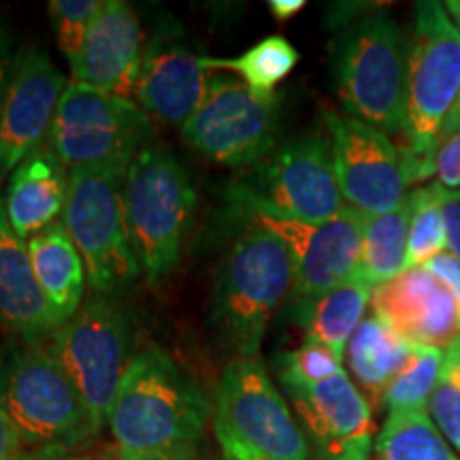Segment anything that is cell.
Returning <instances> with one entry per match:
<instances>
[{"mask_svg":"<svg viewBox=\"0 0 460 460\" xmlns=\"http://www.w3.org/2000/svg\"><path fill=\"white\" fill-rule=\"evenodd\" d=\"M209 418V401L199 384L169 354L149 345L130 360L107 424L119 450L192 460Z\"/></svg>","mask_w":460,"mask_h":460,"instance_id":"obj_1","label":"cell"},{"mask_svg":"<svg viewBox=\"0 0 460 460\" xmlns=\"http://www.w3.org/2000/svg\"><path fill=\"white\" fill-rule=\"evenodd\" d=\"M0 410L32 450L65 454L99 435L82 394L45 345L15 339L0 352Z\"/></svg>","mask_w":460,"mask_h":460,"instance_id":"obj_2","label":"cell"},{"mask_svg":"<svg viewBox=\"0 0 460 460\" xmlns=\"http://www.w3.org/2000/svg\"><path fill=\"white\" fill-rule=\"evenodd\" d=\"M292 288L295 264L286 245L267 230L247 226L217 269L211 298L217 335L241 358L258 356L269 322Z\"/></svg>","mask_w":460,"mask_h":460,"instance_id":"obj_3","label":"cell"},{"mask_svg":"<svg viewBox=\"0 0 460 460\" xmlns=\"http://www.w3.org/2000/svg\"><path fill=\"white\" fill-rule=\"evenodd\" d=\"M411 39L388 13L356 22L341 34L335 77L345 111L388 137H405Z\"/></svg>","mask_w":460,"mask_h":460,"instance_id":"obj_4","label":"cell"},{"mask_svg":"<svg viewBox=\"0 0 460 460\" xmlns=\"http://www.w3.org/2000/svg\"><path fill=\"white\" fill-rule=\"evenodd\" d=\"M197 209V192L188 172L169 149L147 143L124 175L126 224L149 281H163L175 271Z\"/></svg>","mask_w":460,"mask_h":460,"instance_id":"obj_5","label":"cell"},{"mask_svg":"<svg viewBox=\"0 0 460 460\" xmlns=\"http://www.w3.org/2000/svg\"><path fill=\"white\" fill-rule=\"evenodd\" d=\"M460 90V32L444 3L416 4L410 79H407V128L402 147L411 183L435 177L439 137Z\"/></svg>","mask_w":460,"mask_h":460,"instance_id":"obj_6","label":"cell"},{"mask_svg":"<svg viewBox=\"0 0 460 460\" xmlns=\"http://www.w3.org/2000/svg\"><path fill=\"white\" fill-rule=\"evenodd\" d=\"M119 169L68 171L62 224L84 258L92 295L115 296L141 275L126 224Z\"/></svg>","mask_w":460,"mask_h":460,"instance_id":"obj_7","label":"cell"},{"mask_svg":"<svg viewBox=\"0 0 460 460\" xmlns=\"http://www.w3.org/2000/svg\"><path fill=\"white\" fill-rule=\"evenodd\" d=\"M48 352L66 371L88 407L96 433L109 420L132 354V315L115 296L92 295L58 329Z\"/></svg>","mask_w":460,"mask_h":460,"instance_id":"obj_8","label":"cell"},{"mask_svg":"<svg viewBox=\"0 0 460 460\" xmlns=\"http://www.w3.org/2000/svg\"><path fill=\"white\" fill-rule=\"evenodd\" d=\"M149 135L152 118L135 101L71 82L58 105L48 146L68 171H128Z\"/></svg>","mask_w":460,"mask_h":460,"instance_id":"obj_9","label":"cell"},{"mask_svg":"<svg viewBox=\"0 0 460 460\" xmlns=\"http://www.w3.org/2000/svg\"><path fill=\"white\" fill-rule=\"evenodd\" d=\"M228 199L237 214L278 237L295 264L292 298H309L354 279L358 273L362 228L367 216L345 205L341 214L326 222H303L264 209L239 188L230 186Z\"/></svg>","mask_w":460,"mask_h":460,"instance_id":"obj_10","label":"cell"},{"mask_svg":"<svg viewBox=\"0 0 460 460\" xmlns=\"http://www.w3.org/2000/svg\"><path fill=\"white\" fill-rule=\"evenodd\" d=\"M233 186L264 209L292 220L326 222L345 207L329 132L279 143Z\"/></svg>","mask_w":460,"mask_h":460,"instance_id":"obj_11","label":"cell"},{"mask_svg":"<svg viewBox=\"0 0 460 460\" xmlns=\"http://www.w3.org/2000/svg\"><path fill=\"white\" fill-rule=\"evenodd\" d=\"M279 96L226 77H216L203 105L181 126L190 147L230 169L256 166L279 146Z\"/></svg>","mask_w":460,"mask_h":460,"instance_id":"obj_12","label":"cell"},{"mask_svg":"<svg viewBox=\"0 0 460 460\" xmlns=\"http://www.w3.org/2000/svg\"><path fill=\"white\" fill-rule=\"evenodd\" d=\"M214 427L226 430L258 456L269 460H309L312 447L301 424L262 360L233 358L222 373L216 396Z\"/></svg>","mask_w":460,"mask_h":460,"instance_id":"obj_13","label":"cell"},{"mask_svg":"<svg viewBox=\"0 0 460 460\" xmlns=\"http://www.w3.org/2000/svg\"><path fill=\"white\" fill-rule=\"evenodd\" d=\"M324 122L345 205L365 216L396 209L411 186L402 149L394 146L386 132L348 113L326 111Z\"/></svg>","mask_w":460,"mask_h":460,"instance_id":"obj_14","label":"cell"},{"mask_svg":"<svg viewBox=\"0 0 460 460\" xmlns=\"http://www.w3.org/2000/svg\"><path fill=\"white\" fill-rule=\"evenodd\" d=\"M66 85V77L43 48L26 43L15 51L0 118V180L45 146Z\"/></svg>","mask_w":460,"mask_h":460,"instance_id":"obj_15","label":"cell"},{"mask_svg":"<svg viewBox=\"0 0 460 460\" xmlns=\"http://www.w3.org/2000/svg\"><path fill=\"white\" fill-rule=\"evenodd\" d=\"M205 58L171 28H158L143 49L137 105L149 118L181 126L203 105L217 75L205 66Z\"/></svg>","mask_w":460,"mask_h":460,"instance_id":"obj_16","label":"cell"},{"mask_svg":"<svg viewBox=\"0 0 460 460\" xmlns=\"http://www.w3.org/2000/svg\"><path fill=\"white\" fill-rule=\"evenodd\" d=\"M286 394L301 418L305 435L314 441L318 460L371 456V402L348 373L314 386L288 388Z\"/></svg>","mask_w":460,"mask_h":460,"instance_id":"obj_17","label":"cell"},{"mask_svg":"<svg viewBox=\"0 0 460 460\" xmlns=\"http://www.w3.org/2000/svg\"><path fill=\"white\" fill-rule=\"evenodd\" d=\"M373 314L416 348L447 349L460 335L452 292L427 267H410L373 290Z\"/></svg>","mask_w":460,"mask_h":460,"instance_id":"obj_18","label":"cell"},{"mask_svg":"<svg viewBox=\"0 0 460 460\" xmlns=\"http://www.w3.org/2000/svg\"><path fill=\"white\" fill-rule=\"evenodd\" d=\"M143 49L137 11L122 0H105L92 22L82 54L68 62L73 82L130 99L139 82Z\"/></svg>","mask_w":460,"mask_h":460,"instance_id":"obj_19","label":"cell"},{"mask_svg":"<svg viewBox=\"0 0 460 460\" xmlns=\"http://www.w3.org/2000/svg\"><path fill=\"white\" fill-rule=\"evenodd\" d=\"M0 329L28 345H45L60 329L34 275L28 243L11 226L0 197Z\"/></svg>","mask_w":460,"mask_h":460,"instance_id":"obj_20","label":"cell"},{"mask_svg":"<svg viewBox=\"0 0 460 460\" xmlns=\"http://www.w3.org/2000/svg\"><path fill=\"white\" fill-rule=\"evenodd\" d=\"M68 192V169L49 146L34 149L11 172L4 209L20 239H31L58 222L65 214Z\"/></svg>","mask_w":460,"mask_h":460,"instance_id":"obj_21","label":"cell"},{"mask_svg":"<svg viewBox=\"0 0 460 460\" xmlns=\"http://www.w3.org/2000/svg\"><path fill=\"white\" fill-rule=\"evenodd\" d=\"M28 254L39 286L48 296L60 326L82 309L88 271L82 254L62 222L28 239Z\"/></svg>","mask_w":460,"mask_h":460,"instance_id":"obj_22","label":"cell"},{"mask_svg":"<svg viewBox=\"0 0 460 460\" xmlns=\"http://www.w3.org/2000/svg\"><path fill=\"white\" fill-rule=\"evenodd\" d=\"M371 298L373 288L354 278L322 295L296 298L292 320L303 326L309 341L326 345L343 358L349 339L365 320Z\"/></svg>","mask_w":460,"mask_h":460,"instance_id":"obj_23","label":"cell"},{"mask_svg":"<svg viewBox=\"0 0 460 460\" xmlns=\"http://www.w3.org/2000/svg\"><path fill=\"white\" fill-rule=\"evenodd\" d=\"M413 352L416 345L396 335L386 322L371 312L349 339L345 356L360 393L369 402L382 405L388 386L405 369Z\"/></svg>","mask_w":460,"mask_h":460,"instance_id":"obj_24","label":"cell"},{"mask_svg":"<svg viewBox=\"0 0 460 460\" xmlns=\"http://www.w3.org/2000/svg\"><path fill=\"white\" fill-rule=\"evenodd\" d=\"M411 199H407L382 216H367L362 228L360 262L356 278L367 281L373 290L399 278L407 269V247H410Z\"/></svg>","mask_w":460,"mask_h":460,"instance_id":"obj_25","label":"cell"},{"mask_svg":"<svg viewBox=\"0 0 460 460\" xmlns=\"http://www.w3.org/2000/svg\"><path fill=\"white\" fill-rule=\"evenodd\" d=\"M373 460H458L427 410L390 411L373 444Z\"/></svg>","mask_w":460,"mask_h":460,"instance_id":"obj_26","label":"cell"},{"mask_svg":"<svg viewBox=\"0 0 460 460\" xmlns=\"http://www.w3.org/2000/svg\"><path fill=\"white\" fill-rule=\"evenodd\" d=\"M301 60L295 45L286 37L271 34L237 58H205L209 71L239 75L241 82L258 94H275V88L295 71Z\"/></svg>","mask_w":460,"mask_h":460,"instance_id":"obj_27","label":"cell"},{"mask_svg":"<svg viewBox=\"0 0 460 460\" xmlns=\"http://www.w3.org/2000/svg\"><path fill=\"white\" fill-rule=\"evenodd\" d=\"M411 222L410 247H407V269L424 267L435 256L447 252V230L444 203L437 183L420 186L410 192Z\"/></svg>","mask_w":460,"mask_h":460,"instance_id":"obj_28","label":"cell"},{"mask_svg":"<svg viewBox=\"0 0 460 460\" xmlns=\"http://www.w3.org/2000/svg\"><path fill=\"white\" fill-rule=\"evenodd\" d=\"M444 352L446 349L437 348H416L411 360L384 394L382 405L386 407L388 413L401 410L429 411V401L433 396L441 367H444Z\"/></svg>","mask_w":460,"mask_h":460,"instance_id":"obj_29","label":"cell"},{"mask_svg":"<svg viewBox=\"0 0 460 460\" xmlns=\"http://www.w3.org/2000/svg\"><path fill=\"white\" fill-rule=\"evenodd\" d=\"M343 371L341 356H337L326 345L309 341V339H305V343L295 352L281 354L275 360V373H278L284 390L314 386V384L335 377Z\"/></svg>","mask_w":460,"mask_h":460,"instance_id":"obj_30","label":"cell"},{"mask_svg":"<svg viewBox=\"0 0 460 460\" xmlns=\"http://www.w3.org/2000/svg\"><path fill=\"white\" fill-rule=\"evenodd\" d=\"M429 416L460 454V335L444 352V367L429 401Z\"/></svg>","mask_w":460,"mask_h":460,"instance_id":"obj_31","label":"cell"},{"mask_svg":"<svg viewBox=\"0 0 460 460\" xmlns=\"http://www.w3.org/2000/svg\"><path fill=\"white\" fill-rule=\"evenodd\" d=\"M101 4V0H51L49 3V15L54 22L58 45L66 54L68 62L82 54Z\"/></svg>","mask_w":460,"mask_h":460,"instance_id":"obj_32","label":"cell"},{"mask_svg":"<svg viewBox=\"0 0 460 460\" xmlns=\"http://www.w3.org/2000/svg\"><path fill=\"white\" fill-rule=\"evenodd\" d=\"M424 267H427L435 278L444 281L447 290L452 292L454 301H456L458 312H460V258L454 256L452 252H444V254L435 256L433 261H429Z\"/></svg>","mask_w":460,"mask_h":460,"instance_id":"obj_33","label":"cell"},{"mask_svg":"<svg viewBox=\"0 0 460 460\" xmlns=\"http://www.w3.org/2000/svg\"><path fill=\"white\" fill-rule=\"evenodd\" d=\"M13 34H11V28L4 24L3 17H0V118H3L4 96H7L11 71H13Z\"/></svg>","mask_w":460,"mask_h":460,"instance_id":"obj_34","label":"cell"},{"mask_svg":"<svg viewBox=\"0 0 460 460\" xmlns=\"http://www.w3.org/2000/svg\"><path fill=\"white\" fill-rule=\"evenodd\" d=\"M439 188V186H437ZM441 192V203H444L446 216V230H447V252L460 258V194H446Z\"/></svg>","mask_w":460,"mask_h":460,"instance_id":"obj_35","label":"cell"},{"mask_svg":"<svg viewBox=\"0 0 460 460\" xmlns=\"http://www.w3.org/2000/svg\"><path fill=\"white\" fill-rule=\"evenodd\" d=\"M22 446H24V441H22L13 422H11L7 413L0 410V460H11L17 456L22 452Z\"/></svg>","mask_w":460,"mask_h":460,"instance_id":"obj_36","label":"cell"},{"mask_svg":"<svg viewBox=\"0 0 460 460\" xmlns=\"http://www.w3.org/2000/svg\"><path fill=\"white\" fill-rule=\"evenodd\" d=\"M214 429H216L217 441H220L224 460H269V458L258 456L256 452H252L250 447H245L243 444H239V441L230 433H226V430H222L220 427H214Z\"/></svg>","mask_w":460,"mask_h":460,"instance_id":"obj_37","label":"cell"},{"mask_svg":"<svg viewBox=\"0 0 460 460\" xmlns=\"http://www.w3.org/2000/svg\"><path fill=\"white\" fill-rule=\"evenodd\" d=\"M305 9V0H269V11L278 22H288Z\"/></svg>","mask_w":460,"mask_h":460,"instance_id":"obj_38","label":"cell"},{"mask_svg":"<svg viewBox=\"0 0 460 460\" xmlns=\"http://www.w3.org/2000/svg\"><path fill=\"white\" fill-rule=\"evenodd\" d=\"M458 132H460V90H458L456 101H454V105H452V111H450V115H447L444 128H441L439 149H441V146H446L452 137H456Z\"/></svg>","mask_w":460,"mask_h":460,"instance_id":"obj_39","label":"cell"},{"mask_svg":"<svg viewBox=\"0 0 460 460\" xmlns=\"http://www.w3.org/2000/svg\"><path fill=\"white\" fill-rule=\"evenodd\" d=\"M118 458L119 460H186L164 452H126V450H118Z\"/></svg>","mask_w":460,"mask_h":460,"instance_id":"obj_40","label":"cell"},{"mask_svg":"<svg viewBox=\"0 0 460 460\" xmlns=\"http://www.w3.org/2000/svg\"><path fill=\"white\" fill-rule=\"evenodd\" d=\"M11 460H60V454L45 452V450H32V452H20Z\"/></svg>","mask_w":460,"mask_h":460,"instance_id":"obj_41","label":"cell"},{"mask_svg":"<svg viewBox=\"0 0 460 460\" xmlns=\"http://www.w3.org/2000/svg\"><path fill=\"white\" fill-rule=\"evenodd\" d=\"M444 7L447 11V15H450L452 24L456 26V31L460 32V0H447V3H444Z\"/></svg>","mask_w":460,"mask_h":460,"instance_id":"obj_42","label":"cell"},{"mask_svg":"<svg viewBox=\"0 0 460 460\" xmlns=\"http://www.w3.org/2000/svg\"><path fill=\"white\" fill-rule=\"evenodd\" d=\"M341 460H371V456H352V458H341Z\"/></svg>","mask_w":460,"mask_h":460,"instance_id":"obj_43","label":"cell"},{"mask_svg":"<svg viewBox=\"0 0 460 460\" xmlns=\"http://www.w3.org/2000/svg\"><path fill=\"white\" fill-rule=\"evenodd\" d=\"M99 460H119V458H118V454H115V456H111V454H107V456H102Z\"/></svg>","mask_w":460,"mask_h":460,"instance_id":"obj_44","label":"cell"},{"mask_svg":"<svg viewBox=\"0 0 460 460\" xmlns=\"http://www.w3.org/2000/svg\"><path fill=\"white\" fill-rule=\"evenodd\" d=\"M66 460H94V458H88V456H77V458H66Z\"/></svg>","mask_w":460,"mask_h":460,"instance_id":"obj_45","label":"cell"}]
</instances>
